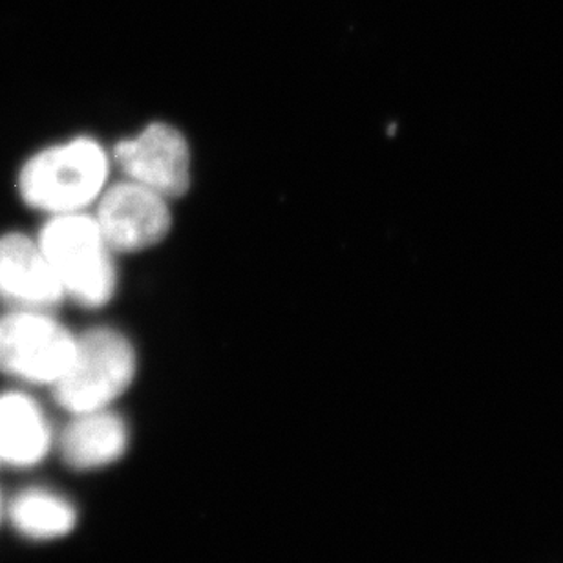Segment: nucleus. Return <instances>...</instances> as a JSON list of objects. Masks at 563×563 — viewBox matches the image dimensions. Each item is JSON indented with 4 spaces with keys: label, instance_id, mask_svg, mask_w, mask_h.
<instances>
[{
    "label": "nucleus",
    "instance_id": "9",
    "mask_svg": "<svg viewBox=\"0 0 563 563\" xmlns=\"http://www.w3.org/2000/svg\"><path fill=\"white\" fill-rule=\"evenodd\" d=\"M129 430L120 416L107 410L77 413L60 438L63 460L76 471L110 465L125 454Z\"/></svg>",
    "mask_w": 563,
    "mask_h": 563
},
{
    "label": "nucleus",
    "instance_id": "8",
    "mask_svg": "<svg viewBox=\"0 0 563 563\" xmlns=\"http://www.w3.org/2000/svg\"><path fill=\"white\" fill-rule=\"evenodd\" d=\"M52 444L43 408L21 390L0 391V457L19 468L35 466Z\"/></svg>",
    "mask_w": 563,
    "mask_h": 563
},
{
    "label": "nucleus",
    "instance_id": "3",
    "mask_svg": "<svg viewBox=\"0 0 563 563\" xmlns=\"http://www.w3.org/2000/svg\"><path fill=\"white\" fill-rule=\"evenodd\" d=\"M136 368L129 336L109 325L87 330L77 335L70 368L52 386L55 401L74 416L107 410L132 385Z\"/></svg>",
    "mask_w": 563,
    "mask_h": 563
},
{
    "label": "nucleus",
    "instance_id": "4",
    "mask_svg": "<svg viewBox=\"0 0 563 563\" xmlns=\"http://www.w3.org/2000/svg\"><path fill=\"white\" fill-rule=\"evenodd\" d=\"M77 335L46 309L0 313V374L30 385L54 386L76 355Z\"/></svg>",
    "mask_w": 563,
    "mask_h": 563
},
{
    "label": "nucleus",
    "instance_id": "12",
    "mask_svg": "<svg viewBox=\"0 0 563 563\" xmlns=\"http://www.w3.org/2000/svg\"><path fill=\"white\" fill-rule=\"evenodd\" d=\"M0 463H2V457H0Z\"/></svg>",
    "mask_w": 563,
    "mask_h": 563
},
{
    "label": "nucleus",
    "instance_id": "10",
    "mask_svg": "<svg viewBox=\"0 0 563 563\" xmlns=\"http://www.w3.org/2000/svg\"><path fill=\"white\" fill-rule=\"evenodd\" d=\"M5 515L19 534L35 542L66 537L77 521L76 507L46 488H27L16 494Z\"/></svg>",
    "mask_w": 563,
    "mask_h": 563
},
{
    "label": "nucleus",
    "instance_id": "6",
    "mask_svg": "<svg viewBox=\"0 0 563 563\" xmlns=\"http://www.w3.org/2000/svg\"><path fill=\"white\" fill-rule=\"evenodd\" d=\"M114 162L126 179L159 192L168 200L184 196L190 187V146L187 137L168 123H151L114 148Z\"/></svg>",
    "mask_w": 563,
    "mask_h": 563
},
{
    "label": "nucleus",
    "instance_id": "1",
    "mask_svg": "<svg viewBox=\"0 0 563 563\" xmlns=\"http://www.w3.org/2000/svg\"><path fill=\"white\" fill-rule=\"evenodd\" d=\"M110 156L90 136L41 146L19 165V200L46 217L88 211L109 185Z\"/></svg>",
    "mask_w": 563,
    "mask_h": 563
},
{
    "label": "nucleus",
    "instance_id": "7",
    "mask_svg": "<svg viewBox=\"0 0 563 563\" xmlns=\"http://www.w3.org/2000/svg\"><path fill=\"white\" fill-rule=\"evenodd\" d=\"M65 289L49 266L35 234L19 229L0 233V303L5 309H52Z\"/></svg>",
    "mask_w": 563,
    "mask_h": 563
},
{
    "label": "nucleus",
    "instance_id": "2",
    "mask_svg": "<svg viewBox=\"0 0 563 563\" xmlns=\"http://www.w3.org/2000/svg\"><path fill=\"white\" fill-rule=\"evenodd\" d=\"M35 239L66 298L90 309L103 308L112 300L118 289L115 253L93 214L81 211L46 217Z\"/></svg>",
    "mask_w": 563,
    "mask_h": 563
},
{
    "label": "nucleus",
    "instance_id": "5",
    "mask_svg": "<svg viewBox=\"0 0 563 563\" xmlns=\"http://www.w3.org/2000/svg\"><path fill=\"white\" fill-rule=\"evenodd\" d=\"M93 218L114 253H137L163 242L173 225L168 198L123 179L107 185Z\"/></svg>",
    "mask_w": 563,
    "mask_h": 563
},
{
    "label": "nucleus",
    "instance_id": "11",
    "mask_svg": "<svg viewBox=\"0 0 563 563\" xmlns=\"http://www.w3.org/2000/svg\"><path fill=\"white\" fill-rule=\"evenodd\" d=\"M4 515H5L4 499H2V496H0V521H2V518H4Z\"/></svg>",
    "mask_w": 563,
    "mask_h": 563
}]
</instances>
